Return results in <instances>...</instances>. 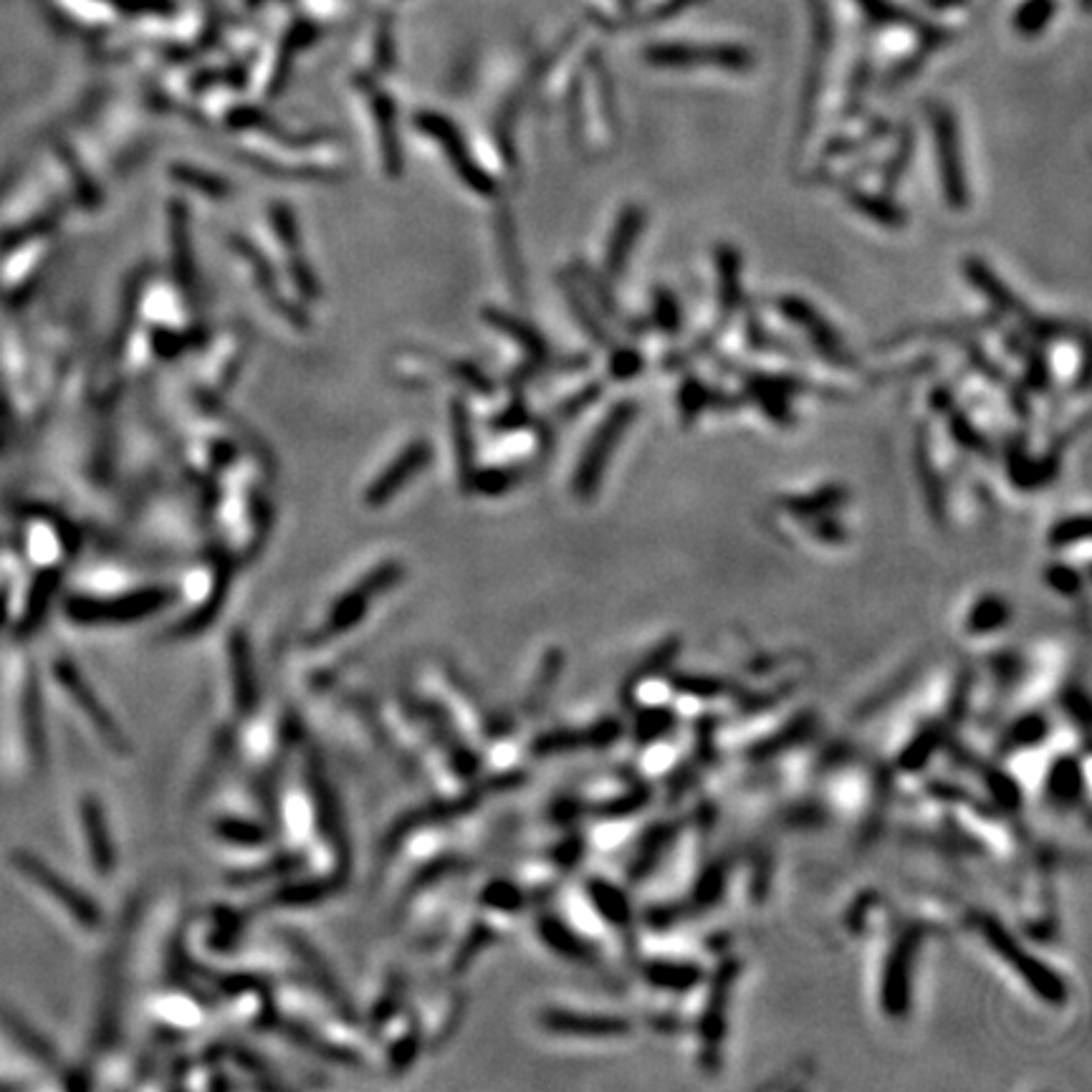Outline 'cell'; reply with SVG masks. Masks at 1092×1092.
I'll list each match as a JSON object with an SVG mask.
<instances>
[{"label": "cell", "mask_w": 1092, "mask_h": 1092, "mask_svg": "<svg viewBox=\"0 0 1092 1092\" xmlns=\"http://www.w3.org/2000/svg\"><path fill=\"white\" fill-rule=\"evenodd\" d=\"M635 415H637L635 400H622V403H617L610 415L605 417V422L597 427L590 446H587V451L582 453L579 468H576V473H574L576 496L579 498L595 496L597 488H600L602 473H605V468H607V461L612 458V453H615L617 442H620V437L625 435L627 427L632 425Z\"/></svg>", "instance_id": "obj_1"}, {"label": "cell", "mask_w": 1092, "mask_h": 1092, "mask_svg": "<svg viewBox=\"0 0 1092 1092\" xmlns=\"http://www.w3.org/2000/svg\"><path fill=\"white\" fill-rule=\"evenodd\" d=\"M13 865L23 878H28L36 888L44 890L54 903H59L71 918L76 920L84 929L94 931L101 926V910L89 895L81 893L76 885H71L69 880L61 878L51 865H46L44 860L36 858L28 849H15L13 852Z\"/></svg>", "instance_id": "obj_2"}, {"label": "cell", "mask_w": 1092, "mask_h": 1092, "mask_svg": "<svg viewBox=\"0 0 1092 1092\" xmlns=\"http://www.w3.org/2000/svg\"><path fill=\"white\" fill-rule=\"evenodd\" d=\"M169 600L167 590L149 587L142 592H130L122 597H74L66 602V612L71 620L84 622V625H99V622H132L142 617L154 615L162 610Z\"/></svg>", "instance_id": "obj_3"}, {"label": "cell", "mask_w": 1092, "mask_h": 1092, "mask_svg": "<svg viewBox=\"0 0 1092 1092\" xmlns=\"http://www.w3.org/2000/svg\"><path fill=\"white\" fill-rule=\"evenodd\" d=\"M931 127H934L936 137V157H939V175L946 205L954 210H963L968 205V185L954 112L936 105L931 110Z\"/></svg>", "instance_id": "obj_4"}, {"label": "cell", "mask_w": 1092, "mask_h": 1092, "mask_svg": "<svg viewBox=\"0 0 1092 1092\" xmlns=\"http://www.w3.org/2000/svg\"><path fill=\"white\" fill-rule=\"evenodd\" d=\"M54 676L61 683V688L69 693V698L74 700L76 708L86 715V721L91 724V729L99 734V739L110 746L115 754H130V741L122 734V729L117 726V721L112 719L110 710L105 708V703L99 700V695L94 693L86 678L76 671V666L66 658L54 661Z\"/></svg>", "instance_id": "obj_5"}, {"label": "cell", "mask_w": 1092, "mask_h": 1092, "mask_svg": "<svg viewBox=\"0 0 1092 1092\" xmlns=\"http://www.w3.org/2000/svg\"><path fill=\"white\" fill-rule=\"evenodd\" d=\"M776 309L784 319H790L792 324L802 329L807 337L812 339V347L817 354H822L827 362H832L834 367L842 369H855L858 367V359L847 352V347L842 344L839 334L824 322L822 314L812 306L810 301L800 296H779L776 298Z\"/></svg>", "instance_id": "obj_6"}, {"label": "cell", "mask_w": 1092, "mask_h": 1092, "mask_svg": "<svg viewBox=\"0 0 1092 1092\" xmlns=\"http://www.w3.org/2000/svg\"><path fill=\"white\" fill-rule=\"evenodd\" d=\"M651 64L668 66V69H693V66H715L724 71H746L751 69V54L739 49V46H713V49H698V46H653L645 51Z\"/></svg>", "instance_id": "obj_7"}, {"label": "cell", "mask_w": 1092, "mask_h": 1092, "mask_svg": "<svg viewBox=\"0 0 1092 1092\" xmlns=\"http://www.w3.org/2000/svg\"><path fill=\"white\" fill-rule=\"evenodd\" d=\"M983 934H986L988 944L997 949V954L1004 958V961L1009 963V966H1014V971L1019 973V976L1024 978V981L1029 983V986L1037 988V994L1042 999H1047V1002H1063L1065 999V983L1060 981L1057 976H1054L1052 971H1049L1044 963H1039L1034 956H1027L1022 949L1017 946V941L1009 939L1007 934H1004L1002 926L997 924H986V929H983Z\"/></svg>", "instance_id": "obj_8"}, {"label": "cell", "mask_w": 1092, "mask_h": 1092, "mask_svg": "<svg viewBox=\"0 0 1092 1092\" xmlns=\"http://www.w3.org/2000/svg\"><path fill=\"white\" fill-rule=\"evenodd\" d=\"M398 576H400V569L395 564H388V566H383V569L372 571V574L367 576V582L357 585V590L344 595L342 600L334 605L332 615H329L327 625H324V630H322V637L342 635V632H347L349 627L357 625V622L364 617V612H367L372 597L378 595V592L388 590L390 585H395Z\"/></svg>", "instance_id": "obj_9"}, {"label": "cell", "mask_w": 1092, "mask_h": 1092, "mask_svg": "<svg viewBox=\"0 0 1092 1092\" xmlns=\"http://www.w3.org/2000/svg\"><path fill=\"white\" fill-rule=\"evenodd\" d=\"M420 127H422V130L430 132V135L442 144V149L448 152V157L453 159V167L458 169V175H461V178L466 180V183L471 185L473 190H476V193H481V195H491L493 193L491 178H488V175L483 173V169L478 167L476 162H473L471 154H468V149H466V144L461 142V137H458V132L453 130L451 122L442 120V117H435V115H425V117H420Z\"/></svg>", "instance_id": "obj_10"}, {"label": "cell", "mask_w": 1092, "mask_h": 1092, "mask_svg": "<svg viewBox=\"0 0 1092 1092\" xmlns=\"http://www.w3.org/2000/svg\"><path fill=\"white\" fill-rule=\"evenodd\" d=\"M544 1027L556 1034H569V1037H622L627 1034L630 1024L620 1017H600V1014H574L564 1009L544 1014Z\"/></svg>", "instance_id": "obj_11"}, {"label": "cell", "mask_w": 1092, "mask_h": 1092, "mask_svg": "<svg viewBox=\"0 0 1092 1092\" xmlns=\"http://www.w3.org/2000/svg\"><path fill=\"white\" fill-rule=\"evenodd\" d=\"M81 822L86 829V847H89L91 865L99 875H110L115 870V844L110 837V824L101 802L94 795H86L81 800Z\"/></svg>", "instance_id": "obj_12"}, {"label": "cell", "mask_w": 1092, "mask_h": 1092, "mask_svg": "<svg viewBox=\"0 0 1092 1092\" xmlns=\"http://www.w3.org/2000/svg\"><path fill=\"white\" fill-rule=\"evenodd\" d=\"M642 228H645V210L640 205H625L617 218L615 230H612L610 246L605 251V269L612 278L622 276L627 269V261H630L632 251H635L637 238H640Z\"/></svg>", "instance_id": "obj_13"}, {"label": "cell", "mask_w": 1092, "mask_h": 1092, "mask_svg": "<svg viewBox=\"0 0 1092 1092\" xmlns=\"http://www.w3.org/2000/svg\"><path fill=\"white\" fill-rule=\"evenodd\" d=\"M963 276L968 278V283H971L978 293H983V296L992 301V306L997 309V312L1017 314V317H1022V322L1032 317V314L1027 312V306L1019 301L1017 293H1014L1012 288H1009L1007 283L997 276V273L988 269L981 259L963 261Z\"/></svg>", "instance_id": "obj_14"}, {"label": "cell", "mask_w": 1092, "mask_h": 1092, "mask_svg": "<svg viewBox=\"0 0 1092 1092\" xmlns=\"http://www.w3.org/2000/svg\"><path fill=\"white\" fill-rule=\"evenodd\" d=\"M895 954L890 956L888 968H885V983H883V999L885 1007L890 1009L888 1014H900L905 1007V988H908V971L910 963H913L915 951H918V936L908 934L895 944Z\"/></svg>", "instance_id": "obj_15"}, {"label": "cell", "mask_w": 1092, "mask_h": 1092, "mask_svg": "<svg viewBox=\"0 0 1092 1092\" xmlns=\"http://www.w3.org/2000/svg\"><path fill=\"white\" fill-rule=\"evenodd\" d=\"M427 458H430V446H427V442H415L410 451H405L403 456L393 463V468L385 471L383 476L372 483V488L367 491L369 506H380V503H385L388 498H393L395 493L403 488V483L410 481V478L420 471Z\"/></svg>", "instance_id": "obj_16"}, {"label": "cell", "mask_w": 1092, "mask_h": 1092, "mask_svg": "<svg viewBox=\"0 0 1092 1092\" xmlns=\"http://www.w3.org/2000/svg\"><path fill=\"white\" fill-rule=\"evenodd\" d=\"M715 271H719V309L721 322H729L741 306V254L731 244L715 249Z\"/></svg>", "instance_id": "obj_17"}, {"label": "cell", "mask_w": 1092, "mask_h": 1092, "mask_svg": "<svg viewBox=\"0 0 1092 1092\" xmlns=\"http://www.w3.org/2000/svg\"><path fill=\"white\" fill-rule=\"evenodd\" d=\"M230 673H233V698L241 713H251L259 700V688H256V671L254 658L246 635L235 632L230 640Z\"/></svg>", "instance_id": "obj_18"}, {"label": "cell", "mask_w": 1092, "mask_h": 1092, "mask_svg": "<svg viewBox=\"0 0 1092 1092\" xmlns=\"http://www.w3.org/2000/svg\"><path fill=\"white\" fill-rule=\"evenodd\" d=\"M844 195H847V203L852 205L860 215L870 218L873 223L883 225V228L898 230L905 228V223H908V213H905L900 205H895L888 195H875L860 188H847Z\"/></svg>", "instance_id": "obj_19"}, {"label": "cell", "mask_w": 1092, "mask_h": 1092, "mask_svg": "<svg viewBox=\"0 0 1092 1092\" xmlns=\"http://www.w3.org/2000/svg\"><path fill=\"white\" fill-rule=\"evenodd\" d=\"M1060 471V451H1049L1042 461H1029L1024 451H1014L1009 456V478L1019 488H1039L1042 483L1052 481Z\"/></svg>", "instance_id": "obj_20"}, {"label": "cell", "mask_w": 1092, "mask_h": 1092, "mask_svg": "<svg viewBox=\"0 0 1092 1092\" xmlns=\"http://www.w3.org/2000/svg\"><path fill=\"white\" fill-rule=\"evenodd\" d=\"M56 587H59V571L56 569L41 571L33 590H30L28 602H25L23 617L18 620V635H23V637L30 635V632L41 625V620H44L46 610H49V605H51V597H54Z\"/></svg>", "instance_id": "obj_21"}, {"label": "cell", "mask_w": 1092, "mask_h": 1092, "mask_svg": "<svg viewBox=\"0 0 1092 1092\" xmlns=\"http://www.w3.org/2000/svg\"><path fill=\"white\" fill-rule=\"evenodd\" d=\"M486 317L493 327L501 329V332L508 334L511 339H517L519 347H522L524 352L534 359V362H544V359H549V347H546V342L537 329L524 324L522 319L511 317V314H503V312H486Z\"/></svg>", "instance_id": "obj_22"}, {"label": "cell", "mask_w": 1092, "mask_h": 1092, "mask_svg": "<svg viewBox=\"0 0 1092 1092\" xmlns=\"http://www.w3.org/2000/svg\"><path fill=\"white\" fill-rule=\"evenodd\" d=\"M1009 617H1012V610H1009L1007 602L997 595H986L968 610L966 630L973 632V635H988V632L1002 630V625H1007Z\"/></svg>", "instance_id": "obj_23"}, {"label": "cell", "mask_w": 1092, "mask_h": 1092, "mask_svg": "<svg viewBox=\"0 0 1092 1092\" xmlns=\"http://www.w3.org/2000/svg\"><path fill=\"white\" fill-rule=\"evenodd\" d=\"M847 498V491L839 486H824L815 493H802V496H784L781 498V508L795 517H822L829 508L839 506V503Z\"/></svg>", "instance_id": "obj_24"}, {"label": "cell", "mask_w": 1092, "mask_h": 1092, "mask_svg": "<svg viewBox=\"0 0 1092 1092\" xmlns=\"http://www.w3.org/2000/svg\"><path fill=\"white\" fill-rule=\"evenodd\" d=\"M23 724H25V744H28L30 756L36 764L46 761V736H44V710H41V695L36 683L30 681L25 688L23 698Z\"/></svg>", "instance_id": "obj_25"}, {"label": "cell", "mask_w": 1092, "mask_h": 1092, "mask_svg": "<svg viewBox=\"0 0 1092 1092\" xmlns=\"http://www.w3.org/2000/svg\"><path fill=\"white\" fill-rule=\"evenodd\" d=\"M915 463H918V478H920V483H924L926 498H929V503H931L929 508H934L936 517L941 519L944 517L946 491H944V486H941V478L934 468V458H931L929 442H926L924 432L918 435V446H915Z\"/></svg>", "instance_id": "obj_26"}, {"label": "cell", "mask_w": 1092, "mask_h": 1092, "mask_svg": "<svg viewBox=\"0 0 1092 1092\" xmlns=\"http://www.w3.org/2000/svg\"><path fill=\"white\" fill-rule=\"evenodd\" d=\"M590 898L592 903H595V908L600 910L610 924L625 926L627 920H630V903H627V898L615 885L605 883V880H592Z\"/></svg>", "instance_id": "obj_27"}, {"label": "cell", "mask_w": 1092, "mask_h": 1092, "mask_svg": "<svg viewBox=\"0 0 1092 1092\" xmlns=\"http://www.w3.org/2000/svg\"><path fill=\"white\" fill-rule=\"evenodd\" d=\"M1080 766L1075 759H1060L1054 764V769L1049 771L1047 792L1054 802L1060 805H1075V800L1080 797Z\"/></svg>", "instance_id": "obj_28"}, {"label": "cell", "mask_w": 1092, "mask_h": 1092, "mask_svg": "<svg viewBox=\"0 0 1092 1092\" xmlns=\"http://www.w3.org/2000/svg\"><path fill=\"white\" fill-rule=\"evenodd\" d=\"M698 966L693 963H676V961H656L647 966L645 976L656 986L663 988H690L698 981Z\"/></svg>", "instance_id": "obj_29"}, {"label": "cell", "mask_w": 1092, "mask_h": 1092, "mask_svg": "<svg viewBox=\"0 0 1092 1092\" xmlns=\"http://www.w3.org/2000/svg\"><path fill=\"white\" fill-rule=\"evenodd\" d=\"M653 322L668 337H676L681 332V303H678L676 293L668 291V288H656V293H653Z\"/></svg>", "instance_id": "obj_30"}, {"label": "cell", "mask_w": 1092, "mask_h": 1092, "mask_svg": "<svg viewBox=\"0 0 1092 1092\" xmlns=\"http://www.w3.org/2000/svg\"><path fill=\"white\" fill-rule=\"evenodd\" d=\"M3 1022L5 1027H8V1032L13 1034L15 1039H18L20 1044H23L25 1049H28L30 1054H33L36 1060H41V1063L46 1065H54L56 1057H54V1049L49 1047V1042H46L44 1037H39V1034L33 1032V1029L28 1027L25 1022H20V1019L10 1017V1014H3Z\"/></svg>", "instance_id": "obj_31"}, {"label": "cell", "mask_w": 1092, "mask_h": 1092, "mask_svg": "<svg viewBox=\"0 0 1092 1092\" xmlns=\"http://www.w3.org/2000/svg\"><path fill=\"white\" fill-rule=\"evenodd\" d=\"M215 834L225 842L233 844H246V847H259L266 842V832L259 824L244 822V819H220L215 824Z\"/></svg>", "instance_id": "obj_32"}, {"label": "cell", "mask_w": 1092, "mask_h": 1092, "mask_svg": "<svg viewBox=\"0 0 1092 1092\" xmlns=\"http://www.w3.org/2000/svg\"><path fill=\"white\" fill-rule=\"evenodd\" d=\"M710 400H713V390H708L695 378H685L681 395H678L683 422H693L700 412H703L705 408H710Z\"/></svg>", "instance_id": "obj_33"}, {"label": "cell", "mask_w": 1092, "mask_h": 1092, "mask_svg": "<svg viewBox=\"0 0 1092 1092\" xmlns=\"http://www.w3.org/2000/svg\"><path fill=\"white\" fill-rule=\"evenodd\" d=\"M1090 537V522L1085 514H1080V517H1070V519H1063L1060 524H1054L1052 532H1049V546H1054V549H1068V546H1075V544H1085Z\"/></svg>", "instance_id": "obj_34"}, {"label": "cell", "mask_w": 1092, "mask_h": 1092, "mask_svg": "<svg viewBox=\"0 0 1092 1092\" xmlns=\"http://www.w3.org/2000/svg\"><path fill=\"white\" fill-rule=\"evenodd\" d=\"M949 427H951V435L956 437V442L961 448H966V451H973L978 453V456H992V451H988V442L983 440L981 432L976 430V427L971 425V422L966 420V415H961V412H954L949 410Z\"/></svg>", "instance_id": "obj_35"}, {"label": "cell", "mask_w": 1092, "mask_h": 1092, "mask_svg": "<svg viewBox=\"0 0 1092 1092\" xmlns=\"http://www.w3.org/2000/svg\"><path fill=\"white\" fill-rule=\"evenodd\" d=\"M564 291H566V296H569V301H571V312H574L576 322L582 324V329H585V332L590 334V337L595 339V342L600 344V347H610V344H612L610 332H605V327H602V324L597 322V317L590 312V306H587V303L582 301L579 293H576L571 286H569V288L564 286Z\"/></svg>", "instance_id": "obj_36"}, {"label": "cell", "mask_w": 1092, "mask_h": 1092, "mask_svg": "<svg viewBox=\"0 0 1092 1092\" xmlns=\"http://www.w3.org/2000/svg\"><path fill=\"white\" fill-rule=\"evenodd\" d=\"M913 132L910 130H903V135H900L898 139V149H895V154L890 157V164L888 169H885V190H893L895 185H898V180L903 178L905 169H908V162L910 157H913Z\"/></svg>", "instance_id": "obj_37"}, {"label": "cell", "mask_w": 1092, "mask_h": 1092, "mask_svg": "<svg viewBox=\"0 0 1092 1092\" xmlns=\"http://www.w3.org/2000/svg\"><path fill=\"white\" fill-rule=\"evenodd\" d=\"M645 367V359L637 352L635 347H617L612 349L610 359V374L612 380H632L642 372Z\"/></svg>", "instance_id": "obj_38"}, {"label": "cell", "mask_w": 1092, "mask_h": 1092, "mask_svg": "<svg viewBox=\"0 0 1092 1092\" xmlns=\"http://www.w3.org/2000/svg\"><path fill=\"white\" fill-rule=\"evenodd\" d=\"M1044 579H1047V585L1052 587V590H1057L1060 595H1078L1080 587H1083V579H1080V574L1075 571V566L1070 564H1063V561H1057V564H1049L1047 571H1044Z\"/></svg>", "instance_id": "obj_39"}, {"label": "cell", "mask_w": 1092, "mask_h": 1092, "mask_svg": "<svg viewBox=\"0 0 1092 1092\" xmlns=\"http://www.w3.org/2000/svg\"><path fill=\"white\" fill-rule=\"evenodd\" d=\"M1044 734H1047V724L1042 715H1027L1009 731V746H1032L1042 741Z\"/></svg>", "instance_id": "obj_40"}, {"label": "cell", "mask_w": 1092, "mask_h": 1092, "mask_svg": "<svg viewBox=\"0 0 1092 1092\" xmlns=\"http://www.w3.org/2000/svg\"><path fill=\"white\" fill-rule=\"evenodd\" d=\"M190 241H188V228H185V218H175V251H178V271L183 276V281H193V259H190Z\"/></svg>", "instance_id": "obj_41"}, {"label": "cell", "mask_w": 1092, "mask_h": 1092, "mask_svg": "<svg viewBox=\"0 0 1092 1092\" xmlns=\"http://www.w3.org/2000/svg\"><path fill=\"white\" fill-rule=\"evenodd\" d=\"M522 893H519L517 888H511V885H491V888L486 890V895H483V903L493 905V908L498 910H514L522 905Z\"/></svg>", "instance_id": "obj_42"}, {"label": "cell", "mask_w": 1092, "mask_h": 1092, "mask_svg": "<svg viewBox=\"0 0 1092 1092\" xmlns=\"http://www.w3.org/2000/svg\"><path fill=\"white\" fill-rule=\"evenodd\" d=\"M1047 15L1049 3L1029 5V8L1022 10V15H1019V28H1022L1024 33H1037V30L1047 23Z\"/></svg>", "instance_id": "obj_43"}, {"label": "cell", "mask_w": 1092, "mask_h": 1092, "mask_svg": "<svg viewBox=\"0 0 1092 1092\" xmlns=\"http://www.w3.org/2000/svg\"><path fill=\"white\" fill-rule=\"evenodd\" d=\"M456 440L461 471H466V468H471V437H468V417H463L461 408H456Z\"/></svg>", "instance_id": "obj_44"}, {"label": "cell", "mask_w": 1092, "mask_h": 1092, "mask_svg": "<svg viewBox=\"0 0 1092 1092\" xmlns=\"http://www.w3.org/2000/svg\"><path fill=\"white\" fill-rule=\"evenodd\" d=\"M931 405L941 412L954 410V395H951V390H944V388L934 390V393H931Z\"/></svg>", "instance_id": "obj_45"}]
</instances>
